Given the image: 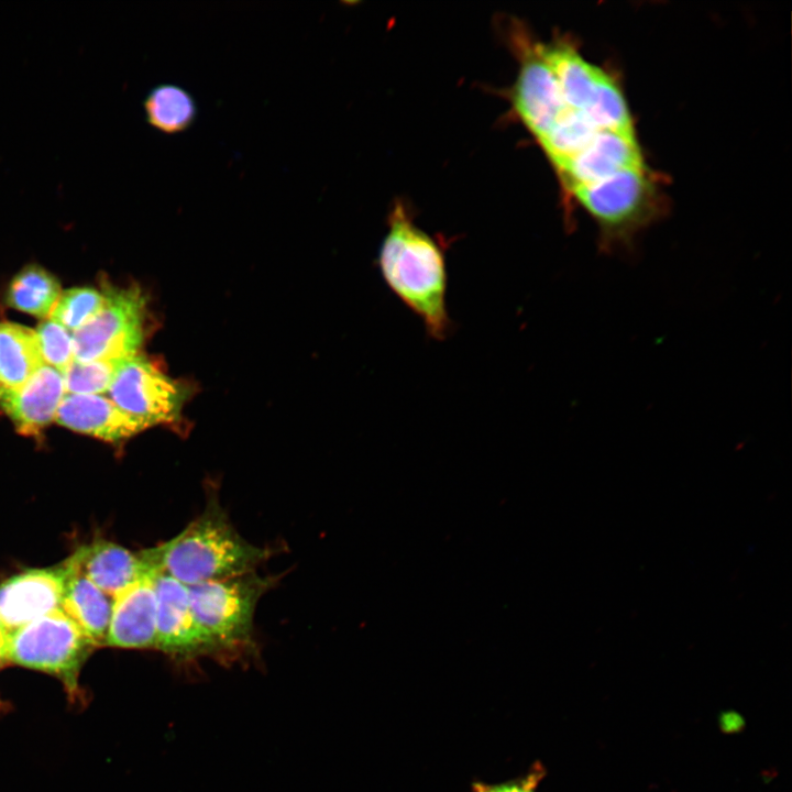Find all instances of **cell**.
Masks as SVG:
<instances>
[{
    "mask_svg": "<svg viewBox=\"0 0 792 792\" xmlns=\"http://www.w3.org/2000/svg\"><path fill=\"white\" fill-rule=\"evenodd\" d=\"M377 263L388 289L420 319L426 333L444 340L453 327L447 306L444 249L415 224L400 204L388 217Z\"/></svg>",
    "mask_w": 792,
    "mask_h": 792,
    "instance_id": "obj_1",
    "label": "cell"
},
{
    "mask_svg": "<svg viewBox=\"0 0 792 792\" xmlns=\"http://www.w3.org/2000/svg\"><path fill=\"white\" fill-rule=\"evenodd\" d=\"M162 547L163 573L187 586L255 572L272 554L246 541L213 496L196 519Z\"/></svg>",
    "mask_w": 792,
    "mask_h": 792,
    "instance_id": "obj_2",
    "label": "cell"
},
{
    "mask_svg": "<svg viewBox=\"0 0 792 792\" xmlns=\"http://www.w3.org/2000/svg\"><path fill=\"white\" fill-rule=\"evenodd\" d=\"M273 579L255 572L188 586L194 616L215 651H237L253 642L257 602Z\"/></svg>",
    "mask_w": 792,
    "mask_h": 792,
    "instance_id": "obj_3",
    "label": "cell"
},
{
    "mask_svg": "<svg viewBox=\"0 0 792 792\" xmlns=\"http://www.w3.org/2000/svg\"><path fill=\"white\" fill-rule=\"evenodd\" d=\"M95 647L68 615L56 609L9 632L7 661L52 673L73 693L79 670Z\"/></svg>",
    "mask_w": 792,
    "mask_h": 792,
    "instance_id": "obj_4",
    "label": "cell"
},
{
    "mask_svg": "<svg viewBox=\"0 0 792 792\" xmlns=\"http://www.w3.org/2000/svg\"><path fill=\"white\" fill-rule=\"evenodd\" d=\"M102 293L99 311L73 332L74 360L125 359L138 354L143 343L147 307L141 288L105 284Z\"/></svg>",
    "mask_w": 792,
    "mask_h": 792,
    "instance_id": "obj_5",
    "label": "cell"
},
{
    "mask_svg": "<svg viewBox=\"0 0 792 792\" xmlns=\"http://www.w3.org/2000/svg\"><path fill=\"white\" fill-rule=\"evenodd\" d=\"M107 394L147 428L177 421L186 398L184 386L139 353L122 361Z\"/></svg>",
    "mask_w": 792,
    "mask_h": 792,
    "instance_id": "obj_6",
    "label": "cell"
},
{
    "mask_svg": "<svg viewBox=\"0 0 792 792\" xmlns=\"http://www.w3.org/2000/svg\"><path fill=\"white\" fill-rule=\"evenodd\" d=\"M570 190L601 223L607 244L625 240L639 222L648 180L644 167L631 168L598 182L574 186Z\"/></svg>",
    "mask_w": 792,
    "mask_h": 792,
    "instance_id": "obj_7",
    "label": "cell"
},
{
    "mask_svg": "<svg viewBox=\"0 0 792 792\" xmlns=\"http://www.w3.org/2000/svg\"><path fill=\"white\" fill-rule=\"evenodd\" d=\"M162 557V544L132 552L118 543L95 539L80 546L66 561L113 598L135 582L163 573Z\"/></svg>",
    "mask_w": 792,
    "mask_h": 792,
    "instance_id": "obj_8",
    "label": "cell"
},
{
    "mask_svg": "<svg viewBox=\"0 0 792 792\" xmlns=\"http://www.w3.org/2000/svg\"><path fill=\"white\" fill-rule=\"evenodd\" d=\"M154 584L156 649L177 660L215 652L210 639L194 616L188 586L165 573L158 574Z\"/></svg>",
    "mask_w": 792,
    "mask_h": 792,
    "instance_id": "obj_9",
    "label": "cell"
},
{
    "mask_svg": "<svg viewBox=\"0 0 792 792\" xmlns=\"http://www.w3.org/2000/svg\"><path fill=\"white\" fill-rule=\"evenodd\" d=\"M520 68L513 103L528 130L541 140L566 108L557 79L544 61L539 43L519 41Z\"/></svg>",
    "mask_w": 792,
    "mask_h": 792,
    "instance_id": "obj_10",
    "label": "cell"
},
{
    "mask_svg": "<svg viewBox=\"0 0 792 792\" xmlns=\"http://www.w3.org/2000/svg\"><path fill=\"white\" fill-rule=\"evenodd\" d=\"M65 588L62 564L47 569H31L15 574L0 584V619L10 632L29 623L61 609Z\"/></svg>",
    "mask_w": 792,
    "mask_h": 792,
    "instance_id": "obj_11",
    "label": "cell"
},
{
    "mask_svg": "<svg viewBox=\"0 0 792 792\" xmlns=\"http://www.w3.org/2000/svg\"><path fill=\"white\" fill-rule=\"evenodd\" d=\"M556 167L570 189L644 165L635 135L597 131L583 150Z\"/></svg>",
    "mask_w": 792,
    "mask_h": 792,
    "instance_id": "obj_12",
    "label": "cell"
},
{
    "mask_svg": "<svg viewBox=\"0 0 792 792\" xmlns=\"http://www.w3.org/2000/svg\"><path fill=\"white\" fill-rule=\"evenodd\" d=\"M65 394L63 374L44 364L23 386L0 387V410L19 432L35 436L55 420Z\"/></svg>",
    "mask_w": 792,
    "mask_h": 792,
    "instance_id": "obj_13",
    "label": "cell"
},
{
    "mask_svg": "<svg viewBox=\"0 0 792 792\" xmlns=\"http://www.w3.org/2000/svg\"><path fill=\"white\" fill-rule=\"evenodd\" d=\"M156 576H146L113 597L106 645L156 649Z\"/></svg>",
    "mask_w": 792,
    "mask_h": 792,
    "instance_id": "obj_14",
    "label": "cell"
},
{
    "mask_svg": "<svg viewBox=\"0 0 792 792\" xmlns=\"http://www.w3.org/2000/svg\"><path fill=\"white\" fill-rule=\"evenodd\" d=\"M55 421L74 431L109 442L129 439L147 428L102 395L65 394L57 408Z\"/></svg>",
    "mask_w": 792,
    "mask_h": 792,
    "instance_id": "obj_15",
    "label": "cell"
},
{
    "mask_svg": "<svg viewBox=\"0 0 792 792\" xmlns=\"http://www.w3.org/2000/svg\"><path fill=\"white\" fill-rule=\"evenodd\" d=\"M65 588L61 609L94 641L106 645L113 598L96 586L66 560Z\"/></svg>",
    "mask_w": 792,
    "mask_h": 792,
    "instance_id": "obj_16",
    "label": "cell"
},
{
    "mask_svg": "<svg viewBox=\"0 0 792 792\" xmlns=\"http://www.w3.org/2000/svg\"><path fill=\"white\" fill-rule=\"evenodd\" d=\"M540 51L554 74L565 107L582 111L602 70L568 44H540Z\"/></svg>",
    "mask_w": 792,
    "mask_h": 792,
    "instance_id": "obj_17",
    "label": "cell"
},
{
    "mask_svg": "<svg viewBox=\"0 0 792 792\" xmlns=\"http://www.w3.org/2000/svg\"><path fill=\"white\" fill-rule=\"evenodd\" d=\"M34 330L0 322V387L23 386L44 365Z\"/></svg>",
    "mask_w": 792,
    "mask_h": 792,
    "instance_id": "obj_18",
    "label": "cell"
},
{
    "mask_svg": "<svg viewBox=\"0 0 792 792\" xmlns=\"http://www.w3.org/2000/svg\"><path fill=\"white\" fill-rule=\"evenodd\" d=\"M62 294L58 280L37 264L24 266L11 280L7 304L29 315L50 317Z\"/></svg>",
    "mask_w": 792,
    "mask_h": 792,
    "instance_id": "obj_19",
    "label": "cell"
},
{
    "mask_svg": "<svg viewBox=\"0 0 792 792\" xmlns=\"http://www.w3.org/2000/svg\"><path fill=\"white\" fill-rule=\"evenodd\" d=\"M143 107L147 123L167 134L187 130L197 117L194 97L175 84L153 87L145 96Z\"/></svg>",
    "mask_w": 792,
    "mask_h": 792,
    "instance_id": "obj_20",
    "label": "cell"
},
{
    "mask_svg": "<svg viewBox=\"0 0 792 792\" xmlns=\"http://www.w3.org/2000/svg\"><path fill=\"white\" fill-rule=\"evenodd\" d=\"M582 112L597 131L634 135L632 122L623 94L616 82L603 70Z\"/></svg>",
    "mask_w": 792,
    "mask_h": 792,
    "instance_id": "obj_21",
    "label": "cell"
},
{
    "mask_svg": "<svg viewBox=\"0 0 792 792\" xmlns=\"http://www.w3.org/2000/svg\"><path fill=\"white\" fill-rule=\"evenodd\" d=\"M596 132L582 111L565 108L539 143L558 166L583 150Z\"/></svg>",
    "mask_w": 792,
    "mask_h": 792,
    "instance_id": "obj_22",
    "label": "cell"
},
{
    "mask_svg": "<svg viewBox=\"0 0 792 792\" xmlns=\"http://www.w3.org/2000/svg\"><path fill=\"white\" fill-rule=\"evenodd\" d=\"M123 360H73L63 372L66 394L100 395L107 392Z\"/></svg>",
    "mask_w": 792,
    "mask_h": 792,
    "instance_id": "obj_23",
    "label": "cell"
},
{
    "mask_svg": "<svg viewBox=\"0 0 792 792\" xmlns=\"http://www.w3.org/2000/svg\"><path fill=\"white\" fill-rule=\"evenodd\" d=\"M103 293L91 287H75L62 293L50 318L72 332L86 324L101 308Z\"/></svg>",
    "mask_w": 792,
    "mask_h": 792,
    "instance_id": "obj_24",
    "label": "cell"
},
{
    "mask_svg": "<svg viewBox=\"0 0 792 792\" xmlns=\"http://www.w3.org/2000/svg\"><path fill=\"white\" fill-rule=\"evenodd\" d=\"M35 333L44 363L63 374L74 360L73 332L48 318L38 324Z\"/></svg>",
    "mask_w": 792,
    "mask_h": 792,
    "instance_id": "obj_25",
    "label": "cell"
},
{
    "mask_svg": "<svg viewBox=\"0 0 792 792\" xmlns=\"http://www.w3.org/2000/svg\"><path fill=\"white\" fill-rule=\"evenodd\" d=\"M544 776L546 768L536 761L522 777L493 784L474 782L472 792H536Z\"/></svg>",
    "mask_w": 792,
    "mask_h": 792,
    "instance_id": "obj_26",
    "label": "cell"
},
{
    "mask_svg": "<svg viewBox=\"0 0 792 792\" xmlns=\"http://www.w3.org/2000/svg\"><path fill=\"white\" fill-rule=\"evenodd\" d=\"M9 631L0 619V668L7 662V641Z\"/></svg>",
    "mask_w": 792,
    "mask_h": 792,
    "instance_id": "obj_27",
    "label": "cell"
}]
</instances>
